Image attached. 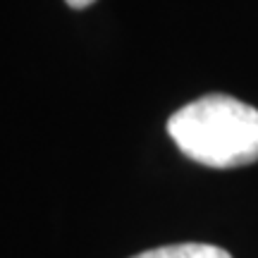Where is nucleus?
Returning <instances> with one entry per match:
<instances>
[{
    "label": "nucleus",
    "mask_w": 258,
    "mask_h": 258,
    "mask_svg": "<svg viewBox=\"0 0 258 258\" xmlns=\"http://www.w3.org/2000/svg\"><path fill=\"white\" fill-rule=\"evenodd\" d=\"M167 134L201 165L227 170L258 160V110L232 96L211 93L186 103L167 120Z\"/></svg>",
    "instance_id": "1"
},
{
    "label": "nucleus",
    "mask_w": 258,
    "mask_h": 258,
    "mask_svg": "<svg viewBox=\"0 0 258 258\" xmlns=\"http://www.w3.org/2000/svg\"><path fill=\"white\" fill-rule=\"evenodd\" d=\"M132 258H232L230 253L220 246L213 244H196V241H186V244H172V246H160V249H151L144 253H137Z\"/></svg>",
    "instance_id": "2"
},
{
    "label": "nucleus",
    "mask_w": 258,
    "mask_h": 258,
    "mask_svg": "<svg viewBox=\"0 0 258 258\" xmlns=\"http://www.w3.org/2000/svg\"><path fill=\"white\" fill-rule=\"evenodd\" d=\"M70 8H74V10H82V8H89L91 3H96V0H64Z\"/></svg>",
    "instance_id": "3"
}]
</instances>
